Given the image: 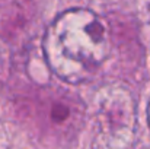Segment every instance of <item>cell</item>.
<instances>
[{
	"label": "cell",
	"mask_w": 150,
	"mask_h": 149,
	"mask_svg": "<svg viewBox=\"0 0 150 149\" xmlns=\"http://www.w3.org/2000/svg\"><path fill=\"white\" fill-rule=\"evenodd\" d=\"M98 118L103 146L108 149L128 143L134 126L131 95L121 88H103L99 94Z\"/></svg>",
	"instance_id": "2"
},
{
	"label": "cell",
	"mask_w": 150,
	"mask_h": 149,
	"mask_svg": "<svg viewBox=\"0 0 150 149\" xmlns=\"http://www.w3.org/2000/svg\"><path fill=\"white\" fill-rule=\"evenodd\" d=\"M1 1H3V0H0V4H1Z\"/></svg>",
	"instance_id": "4"
},
{
	"label": "cell",
	"mask_w": 150,
	"mask_h": 149,
	"mask_svg": "<svg viewBox=\"0 0 150 149\" xmlns=\"http://www.w3.org/2000/svg\"><path fill=\"white\" fill-rule=\"evenodd\" d=\"M112 50L108 22L83 7L67 9L47 28L42 53L50 70L61 81L82 83L92 78Z\"/></svg>",
	"instance_id": "1"
},
{
	"label": "cell",
	"mask_w": 150,
	"mask_h": 149,
	"mask_svg": "<svg viewBox=\"0 0 150 149\" xmlns=\"http://www.w3.org/2000/svg\"><path fill=\"white\" fill-rule=\"evenodd\" d=\"M147 126H149V130H150V99H149V104H147Z\"/></svg>",
	"instance_id": "3"
}]
</instances>
